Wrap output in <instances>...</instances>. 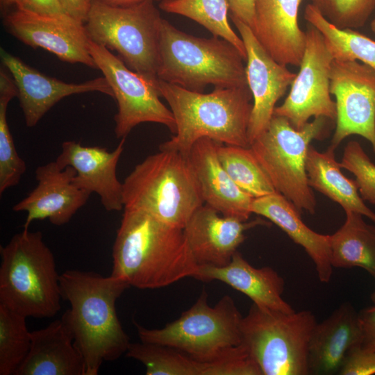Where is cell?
I'll list each match as a JSON object with an SVG mask.
<instances>
[{
  "label": "cell",
  "mask_w": 375,
  "mask_h": 375,
  "mask_svg": "<svg viewBox=\"0 0 375 375\" xmlns=\"http://www.w3.org/2000/svg\"><path fill=\"white\" fill-rule=\"evenodd\" d=\"M62 299L70 308L61 319L85 362V375H97L103 362L126 354L130 340L118 318L116 302L131 286L94 272L69 269L60 276Z\"/></svg>",
  "instance_id": "cell-1"
},
{
  "label": "cell",
  "mask_w": 375,
  "mask_h": 375,
  "mask_svg": "<svg viewBox=\"0 0 375 375\" xmlns=\"http://www.w3.org/2000/svg\"><path fill=\"white\" fill-rule=\"evenodd\" d=\"M111 274L139 289L193 277L198 265L183 229L142 210L124 208L112 247Z\"/></svg>",
  "instance_id": "cell-2"
},
{
  "label": "cell",
  "mask_w": 375,
  "mask_h": 375,
  "mask_svg": "<svg viewBox=\"0 0 375 375\" xmlns=\"http://www.w3.org/2000/svg\"><path fill=\"white\" fill-rule=\"evenodd\" d=\"M156 87L168 103L176 122L175 135L159 149L188 155L199 139L248 147L247 130L253 107L249 86L215 88L208 94L158 80Z\"/></svg>",
  "instance_id": "cell-3"
},
{
  "label": "cell",
  "mask_w": 375,
  "mask_h": 375,
  "mask_svg": "<svg viewBox=\"0 0 375 375\" xmlns=\"http://www.w3.org/2000/svg\"><path fill=\"white\" fill-rule=\"evenodd\" d=\"M246 61L235 46L219 37L185 33L162 19L158 78L190 91L247 86Z\"/></svg>",
  "instance_id": "cell-4"
},
{
  "label": "cell",
  "mask_w": 375,
  "mask_h": 375,
  "mask_svg": "<svg viewBox=\"0 0 375 375\" xmlns=\"http://www.w3.org/2000/svg\"><path fill=\"white\" fill-rule=\"evenodd\" d=\"M0 253V304L26 317L56 315L62 299L60 274L42 233L24 228Z\"/></svg>",
  "instance_id": "cell-5"
},
{
  "label": "cell",
  "mask_w": 375,
  "mask_h": 375,
  "mask_svg": "<svg viewBox=\"0 0 375 375\" xmlns=\"http://www.w3.org/2000/svg\"><path fill=\"white\" fill-rule=\"evenodd\" d=\"M124 208L144 211L183 229L204 204L188 155L159 149L135 165L123 182Z\"/></svg>",
  "instance_id": "cell-6"
},
{
  "label": "cell",
  "mask_w": 375,
  "mask_h": 375,
  "mask_svg": "<svg viewBox=\"0 0 375 375\" xmlns=\"http://www.w3.org/2000/svg\"><path fill=\"white\" fill-rule=\"evenodd\" d=\"M162 19L153 1L116 6L92 0L84 24L90 40L116 51L129 69L156 85Z\"/></svg>",
  "instance_id": "cell-7"
},
{
  "label": "cell",
  "mask_w": 375,
  "mask_h": 375,
  "mask_svg": "<svg viewBox=\"0 0 375 375\" xmlns=\"http://www.w3.org/2000/svg\"><path fill=\"white\" fill-rule=\"evenodd\" d=\"M316 324L310 310L283 312L253 303L241 320V344L262 375H307L308 344Z\"/></svg>",
  "instance_id": "cell-8"
},
{
  "label": "cell",
  "mask_w": 375,
  "mask_h": 375,
  "mask_svg": "<svg viewBox=\"0 0 375 375\" xmlns=\"http://www.w3.org/2000/svg\"><path fill=\"white\" fill-rule=\"evenodd\" d=\"M327 118L319 117L297 130L284 117L274 115L267 129L250 145L276 191L301 212L314 214L316 200L306 169L310 144L326 131Z\"/></svg>",
  "instance_id": "cell-9"
},
{
  "label": "cell",
  "mask_w": 375,
  "mask_h": 375,
  "mask_svg": "<svg viewBox=\"0 0 375 375\" xmlns=\"http://www.w3.org/2000/svg\"><path fill=\"white\" fill-rule=\"evenodd\" d=\"M207 299L203 290L192 306L161 328H147L134 322L141 342L167 346L203 362L240 345L242 316L233 299L226 294L210 306Z\"/></svg>",
  "instance_id": "cell-10"
},
{
  "label": "cell",
  "mask_w": 375,
  "mask_h": 375,
  "mask_svg": "<svg viewBox=\"0 0 375 375\" xmlns=\"http://www.w3.org/2000/svg\"><path fill=\"white\" fill-rule=\"evenodd\" d=\"M88 47L97 69L108 82L117 103L115 115L117 138H126L134 127L144 122L162 124L175 133L173 114L160 100L155 84L129 69L105 47L89 40Z\"/></svg>",
  "instance_id": "cell-11"
},
{
  "label": "cell",
  "mask_w": 375,
  "mask_h": 375,
  "mask_svg": "<svg viewBox=\"0 0 375 375\" xmlns=\"http://www.w3.org/2000/svg\"><path fill=\"white\" fill-rule=\"evenodd\" d=\"M306 34V48L299 71L288 97L274 111V115L285 117L297 130L301 129L312 117L336 119L335 101L330 92L334 59L323 35L315 27L309 24Z\"/></svg>",
  "instance_id": "cell-12"
},
{
  "label": "cell",
  "mask_w": 375,
  "mask_h": 375,
  "mask_svg": "<svg viewBox=\"0 0 375 375\" xmlns=\"http://www.w3.org/2000/svg\"><path fill=\"white\" fill-rule=\"evenodd\" d=\"M330 92L335 96L336 127L329 147L360 135L375 153V69L357 60H333Z\"/></svg>",
  "instance_id": "cell-13"
},
{
  "label": "cell",
  "mask_w": 375,
  "mask_h": 375,
  "mask_svg": "<svg viewBox=\"0 0 375 375\" xmlns=\"http://www.w3.org/2000/svg\"><path fill=\"white\" fill-rule=\"evenodd\" d=\"M5 24L10 33L27 45L46 49L63 61L97 69L84 22L69 15H41L16 8L7 15Z\"/></svg>",
  "instance_id": "cell-14"
},
{
  "label": "cell",
  "mask_w": 375,
  "mask_h": 375,
  "mask_svg": "<svg viewBox=\"0 0 375 375\" xmlns=\"http://www.w3.org/2000/svg\"><path fill=\"white\" fill-rule=\"evenodd\" d=\"M231 18L247 53V81L253 101L247 130L250 145L268 127L276 103L291 85L296 74L268 54L249 26L233 17Z\"/></svg>",
  "instance_id": "cell-15"
},
{
  "label": "cell",
  "mask_w": 375,
  "mask_h": 375,
  "mask_svg": "<svg viewBox=\"0 0 375 375\" xmlns=\"http://www.w3.org/2000/svg\"><path fill=\"white\" fill-rule=\"evenodd\" d=\"M35 173L37 186L12 207L15 212H27L24 228L45 219L53 225H64L88 201L91 194L74 183L76 172L72 167L62 169L55 160L38 166Z\"/></svg>",
  "instance_id": "cell-16"
},
{
  "label": "cell",
  "mask_w": 375,
  "mask_h": 375,
  "mask_svg": "<svg viewBox=\"0 0 375 375\" xmlns=\"http://www.w3.org/2000/svg\"><path fill=\"white\" fill-rule=\"evenodd\" d=\"M1 60L17 86V97L28 127L35 126L51 107L67 96L88 92L114 96L104 76L81 83H69L39 72L3 49Z\"/></svg>",
  "instance_id": "cell-17"
},
{
  "label": "cell",
  "mask_w": 375,
  "mask_h": 375,
  "mask_svg": "<svg viewBox=\"0 0 375 375\" xmlns=\"http://www.w3.org/2000/svg\"><path fill=\"white\" fill-rule=\"evenodd\" d=\"M122 138L112 151L100 147H85L75 141L62 143L56 162L62 169L72 167L76 174L74 183L90 194H97L106 210L124 209L123 183L117 176V165L124 151Z\"/></svg>",
  "instance_id": "cell-18"
},
{
  "label": "cell",
  "mask_w": 375,
  "mask_h": 375,
  "mask_svg": "<svg viewBox=\"0 0 375 375\" xmlns=\"http://www.w3.org/2000/svg\"><path fill=\"white\" fill-rule=\"evenodd\" d=\"M266 223L224 216L206 204L199 207L185 224L183 232L198 266L228 265L245 240L244 232Z\"/></svg>",
  "instance_id": "cell-19"
},
{
  "label": "cell",
  "mask_w": 375,
  "mask_h": 375,
  "mask_svg": "<svg viewBox=\"0 0 375 375\" xmlns=\"http://www.w3.org/2000/svg\"><path fill=\"white\" fill-rule=\"evenodd\" d=\"M303 0H256L253 32L268 54L283 65L299 67L306 44L299 25Z\"/></svg>",
  "instance_id": "cell-20"
},
{
  "label": "cell",
  "mask_w": 375,
  "mask_h": 375,
  "mask_svg": "<svg viewBox=\"0 0 375 375\" xmlns=\"http://www.w3.org/2000/svg\"><path fill=\"white\" fill-rule=\"evenodd\" d=\"M218 142L201 138L188 154L203 203L222 215L248 221L253 198L240 188L222 167L217 152Z\"/></svg>",
  "instance_id": "cell-21"
},
{
  "label": "cell",
  "mask_w": 375,
  "mask_h": 375,
  "mask_svg": "<svg viewBox=\"0 0 375 375\" xmlns=\"http://www.w3.org/2000/svg\"><path fill=\"white\" fill-rule=\"evenodd\" d=\"M362 342L358 312L348 301L315 324L309 340V374L331 375L339 372L350 350Z\"/></svg>",
  "instance_id": "cell-22"
},
{
  "label": "cell",
  "mask_w": 375,
  "mask_h": 375,
  "mask_svg": "<svg viewBox=\"0 0 375 375\" xmlns=\"http://www.w3.org/2000/svg\"><path fill=\"white\" fill-rule=\"evenodd\" d=\"M192 278L204 282L224 283L262 308L283 312L294 311L282 297L285 285L283 277L270 267L252 266L238 251L225 266H198Z\"/></svg>",
  "instance_id": "cell-23"
},
{
  "label": "cell",
  "mask_w": 375,
  "mask_h": 375,
  "mask_svg": "<svg viewBox=\"0 0 375 375\" xmlns=\"http://www.w3.org/2000/svg\"><path fill=\"white\" fill-rule=\"evenodd\" d=\"M31 336L28 353L14 375H85L83 358L61 318Z\"/></svg>",
  "instance_id": "cell-24"
},
{
  "label": "cell",
  "mask_w": 375,
  "mask_h": 375,
  "mask_svg": "<svg viewBox=\"0 0 375 375\" xmlns=\"http://www.w3.org/2000/svg\"><path fill=\"white\" fill-rule=\"evenodd\" d=\"M251 212L268 219L302 247L312 259L319 281L329 282L333 269L331 263L329 235L318 233L308 227L296 207L278 192L253 199Z\"/></svg>",
  "instance_id": "cell-25"
},
{
  "label": "cell",
  "mask_w": 375,
  "mask_h": 375,
  "mask_svg": "<svg viewBox=\"0 0 375 375\" xmlns=\"http://www.w3.org/2000/svg\"><path fill=\"white\" fill-rule=\"evenodd\" d=\"M334 151L328 147L325 152H319L309 147L306 162L309 185L340 204L344 211L358 212L375 224V212L361 198L356 181L342 174Z\"/></svg>",
  "instance_id": "cell-26"
},
{
  "label": "cell",
  "mask_w": 375,
  "mask_h": 375,
  "mask_svg": "<svg viewBox=\"0 0 375 375\" xmlns=\"http://www.w3.org/2000/svg\"><path fill=\"white\" fill-rule=\"evenodd\" d=\"M345 213L344 224L329 235L331 265L362 268L375 279V226L365 222L358 212Z\"/></svg>",
  "instance_id": "cell-27"
},
{
  "label": "cell",
  "mask_w": 375,
  "mask_h": 375,
  "mask_svg": "<svg viewBox=\"0 0 375 375\" xmlns=\"http://www.w3.org/2000/svg\"><path fill=\"white\" fill-rule=\"evenodd\" d=\"M303 17L323 35L334 60L360 61L375 69V40L351 28L336 27L311 3Z\"/></svg>",
  "instance_id": "cell-28"
},
{
  "label": "cell",
  "mask_w": 375,
  "mask_h": 375,
  "mask_svg": "<svg viewBox=\"0 0 375 375\" xmlns=\"http://www.w3.org/2000/svg\"><path fill=\"white\" fill-rule=\"evenodd\" d=\"M159 8L166 12L180 15L195 21L213 36L224 39L235 46L247 60L244 44L228 22L227 0H162Z\"/></svg>",
  "instance_id": "cell-29"
},
{
  "label": "cell",
  "mask_w": 375,
  "mask_h": 375,
  "mask_svg": "<svg viewBox=\"0 0 375 375\" xmlns=\"http://www.w3.org/2000/svg\"><path fill=\"white\" fill-rule=\"evenodd\" d=\"M217 152L234 183L253 199L277 192L250 147L218 142Z\"/></svg>",
  "instance_id": "cell-30"
},
{
  "label": "cell",
  "mask_w": 375,
  "mask_h": 375,
  "mask_svg": "<svg viewBox=\"0 0 375 375\" xmlns=\"http://www.w3.org/2000/svg\"><path fill=\"white\" fill-rule=\"evenodd\" d=\"M126 356L142 363L147 375H206V362L167 346L131 342Z\"/></svg>",
  "instance_id": "cell-31"
},
{
  "label": "cell",
  "mask_w": 375,
  "mask_h": 375,
  "mask_svg": "<svg viewBox=\"0 0 375 375\" xmlns=\"http://www.w3.org/2000/svg\"><path fill=\"white\" fill-rule=\"evenodd\" d=\"M18 91L12 76L0 70V194L17 185L26 170L19 156L8 126L6 112L10 101Z\"/></svg>",
  "instance_id": "cell-32"
},
{
  "label": "cell",
  "mask_w": 375,
  "mask_h": 375,
  "mask_svg": "<svg viewBox=\"0 0 375 375\" xmlns=\"http://www.w3.org/2000/svg\"><path fill=\"white\" fill-rule=\"evenodd\" d=\"M26 317L0 304V375H14L28 353Z\"/></svg>",
  "instance_id": "cell-33"
},
{
  "label": "cell",
  "mask_w": 375,
  "mask_h": 375,
  "mask_svg": "<svg viewBox=\"0 0 375 375\" xmlns=\"http://www.w3.org/2000/svg\"><path fill=\"white\" fill-rule=\"evenodd\" d=\"M310 2L339 28L363 26L375 9V0H310Z\"/></svg>",
  "instance_id": "cell-34"
},
{
  "label": "cell",
  "mask_w": 375,
  "mask_h": 375,
  "mask_svg": "<svg viewBox=\"0 0 375 375\" xmlns=\"http://www.w3.org/2000/svg\"><path fill=\"white\" fill-rule=\"evenodd\" d=\"M340 164L355 176L361 198L375 205V164L360 143L351 140L347 144Z\"/></svg>",
  "instance_id": "cell-35"
},
{
  "label": "cell",
  "mask_w": 375,
  "mask_h": 375,
  "mask_svg": "<svg viewBox=\"0 0 375 375\" xmlns=\"http://www.w3.org/2000/svg\"><path fill=\"white\" fill-rule=\"evenodd\" d=\"M206 365V375H262L258 365L242 344Z\"/></svg>",
  "instance_id": "cell-36"
},
{
  "label": "cell",
  "mask_w": 375,
  "mask_h": 375,
  "mask_svg": "<svg viewBox=\"0 0 375 375\" xmlns=\"http://www.w3.org/2000/svg\"><path fill=\"white\" fill-rule=\"evenodd\" d=\"M340 375L375 374V350L360 344L352 348L339 372Z\"/></svg>",
  "instance_id": "cell-37"
},
{
  "label": "cell",
  "mask_w": 375,
  "mask_h": 375,
  "mask_svg": "<svg viewBox=\"0 0 375 375\" xmlns=\"http://www.w3.org/2000/svg\"><path fill=\"white\" fill-rule=\"evenodd\" d=\"M16 8L47 15H69L60 0H14Z\"/></svg>",
  "instance_id": "cell-38"
},
{
  "label": "cell",
  "mask_w": 375,
  "mask_h": 375,
  "mask_svg": "<svg viewBox=\"0 0 375 375\" xmlns=\"http://www.w3.org/2000/svg\"><path fill=\"white\" fill-rule=\"evenodd\" d=\"M364 347L375 350V304L358 312Z\"/></svg>",
  "instance_id": "cell-39"
},
{
  "label": "cell",
  "mask_w": 375,
  "mask_h": 375,
  "mask_svg": "<svg viewBox=\"0 0 375 375\" xmlns=\"http://www.w3.org/2000/svg\"><path fill=\"white\" fill-rule=\"evenodd\" d=\"M233 17L249 26L252 30L255 23L256 0H227Z\"/></svg>",
  "instance_id": "cell-40"
},
{
  "label": "cell",
  "mask_w": 375,
  "mask_h": 375,
  "mask_svg": "<svg viewBox=\"0 0 375 375\" xmlns=\"http://www.w3.org/2000/svg\"><path fill=\"white\" fill-rule=\"evenodd\" d=\"M66 12L74 18L85 22L92 0H60Z\"/></svg>",
  "instance_id": "cell-41"
},
{
  "label": "cell",
  "mask_w": 375,
  "mask_h": 375,
  "mask_svg": "<svg viewBox=\"0 0 375 375\" xmlns=\"http://www.w3.org/2000/svg\"><path fill=\"white\" fill-rule=\"evenodd\" d=\"M106 3L116 6H126L134 3H137L145 0H101ZM151 1H162V0H151Z\"/></svg>",
  "instance_id": "cell-42"
},
{
  "label": "cell",
  "mask_w": 375,
  "mask_h": 375,
  "mask_svg": "<svg viewBox=\"0 0 375 375\" xmlns=\"http://www.w3.org/2000/svg\"><path fill=\"white\" fill-rule=\"evenodd\" d=\"M1 3L4 6L14 4V0H1Z\"/></svg>",
  "instance_id": "cell-43"
},
{
  "label": "cell",
  "mask_w": 375,
  "mask_h": 375,
  "mask_svg": "<svg viewBox=\"0 0 375 375\" xmlns=\"http://www.w3.org/2000/svg\"><path fill=\"white\" fill-rule=\"evenodd\" d=\"M370 28L372 32L375 33V18L371 22Z\"/></svg>",
  "instance_id": "cell-44"
},
{
  "label": "cell",
  "mask_w": 375,
  "mask_h": 375,
  "mask_svg": "<svg viewBox=\"0 0 375 375\" xmlns=\"http://www.w3.org/2000/svg\"><path fill=\"white\" fill-rule=\"evenodd\" d=\"M371 300L374 304H375V290L371 294Z\"/></svg>",
  "instance_id": "cell-45"
}]
</instances>
